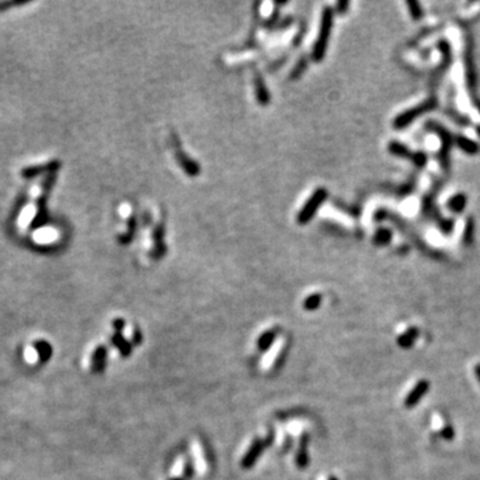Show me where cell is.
<instances>
[{"label":"cell","mask_w":480,"mask_h":480,"mask_svg":"<svg viewBox=\"0 0 480 480\" xmlns=\"http://www.w3.org/2000/svg\"><path fill=\"white\" fill-rule=\"evenodd\" d=\"M433 107H435V100H433V99L427 100V102L421 103V104H419V106L413 107V108H411V110L404 111L403 114H400V115L396 118L395 123L394 124H395L396 128L406 127V126H408V124L412 123L413 120L417 119L420 115H423V114H425V112H428V111L432 110Z\"/></svg>","instance_id":"1"},{"label":"cell","mask_w":480,"mask_h":480,"mask_svg":"<svg viewBox=\"0 0 480 480\" xmlns=\"http://www.w3.org/2000/svg\"><path fill=\"white\" fill-rule=\"evenodd\" d=\"M328 480H338V479H336V478H334V476H332V478H330V479H328Z\"/></svg>","instance_id":"30"},{"label":"cell","mask_w":480,"mask_h":480,"mask_svg":"<svg viewBox=\"0 0 480 480\" xmlns=\"http://www.w3.org/2000/svg\"><path fill=\"white\" fill-rule=\"evenodd\" d=\"M55 179H56V172H50V174H48V176L44 179V182H43L42 184V188H43L42 194H48V192H50L52 186L55 184Z\"/></svg>","instance_id":"20"},{"label":"cell","mask_w":480,"mask_h":480,"mask_svg":"<svg viewBox=\"0 0 480 480\" xmlns=\"http://www.w3.org/2000/svg\"><path fill=\"white\" fill-rule=\"evenodd\" d=\"M171 480H183V479H180V478H175V479H171Z\"/></svg>","instance_id":"31"},{"label":"cell","mask_w":480,"mask_h":480,"mask_svg":"<svg viewBox=\"0 0 480 480\" xmlns=\"http://www.w3.org/2000/svg\"><path fill=\"white\" fill-rule=\"evenodd\" d=\"M111 342H112V344L115 345L116 348L119 349L120 353H122V356L127 357L131 355V351H132L131 343H130V342H128V340L122 335V334H115V335L111 338Z\"/></svg>","instance_id":"10"},{"label":"cell","mask_w":480,"mask_h":480,"mask_svg":"<svg viewBox=\"0 0 480 480\" xmlns=\"http://www.w3.org/2000/svg\"><path fill=\"white\" fill-rule=\"evenodd\" d=\"M429 388V383L427 380H420L417 383L416 386L413 387L411 392L408 394L406 400H404V406L407 408H412L415 407L419 402L421 400V398L425 395V392L428 391Z\"/></svg>","instance_id":"5"},{"label":"cell","mask_w":480,"mask_h":480,"mask_svg":"<svg viewBox=\"0 0 480 480\" xmlns=\"http://www.w3.org/2000/svg\"><path fill=\"white\" fill-rule=\"evenodd\" d=\"M23 4H26V1H1L0 3V12H3L7 8H11V7H16V5Z\"/></svg>","instance_id":"23"},{"label":"cell","mask_w":480,"mask_h":480,"mask_svg":"<svg viewBox=\"0 0 480 480\" xmlns=\"http://www.w3.org/2000/svg\"><path fill=\"white\" fill-rule=\"evenodd\" d=\"M332 27V9L326 8L323 13V23H322V31H320V36H319V40L316 43V47H315V58L316 59H320L324 54V50H326V46H327V40L328 36H330V31H331Z\"/></svg>","instance_id":"2"},{"label":"cell","mask_w":480,"mask_h":480,"mask_svg":"<svg viewBox=\"0 0 480 480\" xmlns=\"http://www.w3.org/2000/svg\"><path fill=\"white\" fill-rule=\"evenodd\" d=\"M308 443H310V438L308 435H302L300 438V442H299V450L298 454H296V464L298 467L304 468L308 466V462H310V458H308Z\"/></svg>","instance_id":"8"},{"label":"cell","mask_w":480,"mask_h":480,"mask_svg":"<svg viewBox=\"0 0 480 480\" xmlns=\"http://www.w3.org/2000/svg\"><path fill=\"white\" fill-rule=\"evenodd\" d=\"M417 335H419V330H417V328L415 327L410 328L408 331H406L404 334H402V335L399 336V339H398V344H399V347H402V348H411V347L413 345V343H415V340H416Z\"/></svg>","instance_id":"11"},{"label":"cell","mask_w":480,"mask_h":480,"mask_svg":"<svg viewBox=\"0 0 480 480\" xmlns=\"http://www.w3.org/2000/svg\"><path fill=\"white\" fill-rule=\"evenodd\" d=\"M106 363L107 348L104 345H99L94 351V355H92V363H91L92 371H94L95 374H102L104 368H106Z\"/></svg>","instance_id":"7"},{"label":"cell","mask_w":480,"mask_h":480,"mask_svg":"<svg viewBox=\"0 0 480 480\" xmlns=\"http://www.w3.org/2000/svg\"><path fill=\"white\" fill-rule=\"evenodd\" d=\"M140 340H141V338H140V332L139 331H135L134 332V343H136V344H139L140 343Z\"/></svg>","instance_id":"28"},{"label":"cell","mask_w":480,"mask_h":480,"mask_svg":"<svg viewBox=\"0 0 480 480\" xmlns=\"http://www.w3.org/2000/svg\"><path fill=\"white\" fill-rule=\"evenodd\" d=\"M391 238V231L383 228V230H379L376 232V235H375V242L378 243V244H387V243H390Z\"/></svg>","instance_id":"19"},{"label":"cell","mask_w":480,"mask_h":480,"mask_svg":"<svg viewBox=\"0 0 480 480\" xmlns=\"http://www.w3.org/2000/svg\"><path fill=\"white\" fill-rule=\"evenodd\" d=\"M408 7H410V11H411V15H412L413 19H419L421 16V8L420 4L416 3V1H408L407 3Z\"/></svg>","instance_id":"21"},{"label":"cell","mask_w":480,"mask_h":480,"mask_svg":"<svg viewBox=\"0 0 480 480\" xmlns=\"http://www.w3.org/2000/svg\"><path fill=\"white\" fill-rule=\"evenodd\" d=\"M60 168V162L58 160H52V162L47 163V164H36V166L26 167L24 170L21 171V176L24 179H32L36 178L39 175L44 174V172H58Z\"/></svg>","instance_id":"3"},{"label":"cell","mask_w":480,"mask_h":480,"mask_svg":"<svg viewBox=\"0 0 480 480\" xmlns=\"http://www.w3.org/2000/svg\"><path fill=\"white\" fill-rule=\"evenodd\" d=\"M47 217H48L47 208H39L38 213L35 215L32 221H31V224H30L31 230H36V228H40L43 224H46Z\"/></svg>","instance_id":"14"},{"label":"cell","mask_w":480,"mask_h":480,"mask_svg":"<svg viewBox=\"0 0 480 480\" xmlns=\"http://www.w3.org/2000/svg\"><path fill=\"white\" fill-rule=\"evenodd\" d=\"M194 475V470H192L191 464H186L184 467V478H191Z\"/></svg>","instance_id":"27"},{"label":"cell","mask_w":480,"mask_h":480,"mask_svg":"<svg viewBox=\"0 0 480 480\" xmlns=\"http://www.w3.org/2000/svg\"><path fill=\"white\" fill-rule=\"evenodd\" d=\"M442 433H443V438L446 439V440H452V439H454L455 432H454V428H452L451 425H446Z\"/></svg>","instance_id":"25"},{"label":"cell","mask_w":480,"mask_h":480,"mask_svg":"<svg viewBox=\"0 0 480 480\" xmlns=\"http://www.w3.org/2000/svg\"><path fill=\"white\" fill-rule=\"evenodd\" d=\"M277 332L275 330H270V331H266L263 335L260 336L258 339V348L260 351H267L272 347L274 342H275V338H276Z\"/></svg>","instance_id":"12"},{"label":"cell","mask_w":480,"mask_h":480,"mask_svg":"<svg viewBox=\"0 0 480 480\" xmlns=\"http://www.w3.org/2000/svg\"><path fill=\"white\" fill-rule=\"evenodd\" d=\"M124 320L123 319H115L114 320V323H112V326H114V328H115V331H116V334H122V331H123V328H124Z\"/></svg>","instance_id":"26"},{"label":"cell","mask_w":480,"mask_h":480,"mask_svg":"<svg viewBox=\"0 0 480 480\" xmlns=\"http://www.w3.org/2000/svg\"><path fill=\"white\" fill-rule=\"evenodd\" d=\"M34 347L39 355V360L42 361V363H47L51 359L54 349H52V345L48 343L47 340H36L34 343Z\"/></svg>","instance_id":"9"},{"label":"cell","mask_w":480,"mask_h":480,"mask_svg":"<svg viewBox=\"0 0 480 480\" xmlns=\"http://www.w3.org/2000/svg\"><path fill=\"white\" fill-rule=\"evenodd\" d=\"M390 152L396 155V156H402V157H406V156L411 157V155H412V153L410 152L408 147H406V145L399 143V141H392L391 144H390Z\"/></svg>","instance_id":"16"},{"label":"cell","mask_w":480,"mask_h":480,"mask_svg":"<svg viewBox=\"0 0 480 480\" xmlns=\"http://www.w3.org/2000/svg\"><path fill=\"white\" fill-rule=\"evenodd\" d=\"M326 195H327V194H326L324 190H318V191L315 192V195L312 196L311 202H308V204H307L306 207L303 208L302 213H300V217H299V220L302 221V223H304V221H307L308 219H311L315 211H316V208H318L319 206L322 204V202L324 200Z\"/></svg>","instance_id":"6"},{"label":"cell","mask_w":480,"mask_h":480,"mask_svg":"<svg viewBox=\"0 0 480 480\" xmlns=\"http://www.w3.org/2000/svg\"><path fill=\"white\" fill-rule=\"evenodd\" d=\"M466 204H467V198L463 194H458V195L452 196L450 200H448V208L454 212H462L464 208H466Z\"/></svg>","instance_id":"13"},{"label":"cell","mask_w":480,"mask_h":480,"mask_svg":"<svg viewBox=\"0 0 480 480\" xmlns=\"http://www.w3.org/2000/svg\"><path fill=\"white\" fill-rule=\"evenodd\" d=\"M411 157H412V162L419 167H423L427 163V156L423 152H416L415 155H411Z\"/></svg>","instance_id":"22"},{"label":"cell","mask_w":480,"mask_h":480,"mask_svg":"<svg viewBox=\"0 0 480 480\" xmlns=\"http://www.w3.org/2000/svg\"><path fill=\"white\" fill-rule=\"evenodd\" d=\"M55 238V231L52 228H44V230H40L38 234L35 235V239L40 243H46V242H51Z\"/></svg>","instance_id":"17"},{"label":"cell","mask_w":480,"mask_h":480,"mask_svg":"<svg viewBox=\"0 0 480 480\" xmlns=\"http://www.w3.org/2000/svg\"><path fill=\"white\" fill-rule=\"evenodd\" d=\"M32 213H34V211L31 208H28L26 211V212L23 213L21 215V219H20V221H21V224H31V221H32Z\"/></svg>","instance_id":"24"},{"label":"cell","mask_w":480,"mask_h":480,"mask_svg":"<svg viewBox=\"0 0 480 480\" xmlns=\"http://www.w3.org/2000/svg\"><path fill=\"white\" fill-rule=\"evenodd\" d=\"M475 374H476V378L479 379V382H480V364H478L475 367Z\"/></svg>","instance_id":"29"},{"label":"cell","mask_w":480,"mask_h":480,"mask_svg":"<svg viewBox=\"0 0 480 480\" xmlns=\"http://www.w3.org/2000/svg\"><path fill=\"white\" fill-rule=\"evenodd\" d=\"M456 141H458V145H459L460 148L463 149L464 152H467V153L478 152V144H476L475 141L470 140V139L464 137V136H459Z\"/></svg>","instance_id":"15"},{"label":"cell","mask_w":480,"mask_h":480,"mask_svg":"<svg viewBox=\"0 0 480 480\" xmlns=\"http://www.w3.org/2000/svg\"><path fill=\"white\" fill-rule=\"evenodd\" d=\"M320 303H322V296L318 295V293H315V295H311V296H308V298L306 299V302H304V308L308 311H314L320 306Z\"/></svg>","instance_id":"18"},{"label":"cell","mask_w":480,"mask_h":480,"mask_svg":"<svg viewBox=\"0 0 480 480\" xmlns=\"http://www.w3.org/2000/svg\"><path fill=\"white\" fill-rule=\"evenodd\" d=\"M264 447V440L262 439H256L254 440V443L251 444L250 450L247 451V454L243 456L242 459V467L243 468H251L254 464L256 463V460L259 459V456L263 452Z\"/></svg>","instance_id":"4"}]
</instances>
